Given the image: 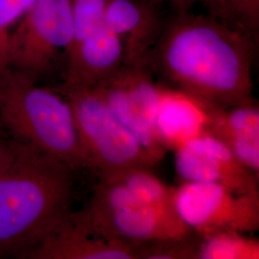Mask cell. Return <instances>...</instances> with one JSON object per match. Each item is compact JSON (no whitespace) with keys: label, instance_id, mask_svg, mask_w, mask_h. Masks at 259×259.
<instances>
[{"label":"cell","instance_id":"1","mask_svg":"<svg viewBox=\"0 0 259 259\" xmlns=\"http://www.w3.org/2000/svg\"><path fill=\"white\" fill-rule=\"evenodd\" d=\"M257 40L210 15L177 13L141 65L172 88L228 109L254 101Z\"/></svg>","mask_w":259,"mask_h":259},{"label":"cell","instance_id":"2","mask_svg":"<svg viewBox=\"0 0 259 259\" xmlns=\"http://www.w3.org/2000/svg\"><path fill=\"white\" fill-rule=\"evenodd\" d=\"M72 174L61 160L18 141L0 175V253L25 256L70 211Z\"/></svg>","mask_w":259,"mask_h":259},{"label":"cell","instance_id":"3","mask_svg":"<svg viewBox=\"0 0 259 259\" xmlns=\"http://www.w3.org/2000/svg\"><path fill=\"white\" fill-rule=\"evenodd\" d=\"M0 124L73 172L92 168L67 99L9 67L0 73Z\"/></svg>","mask_w":259,"mask_h":259},{"label":"cell","instance_id":"4","mask_svg":"<svg viewBox=\"0 0 259 259\" xmlns=\"http://www.w3.org/2000/svg\"><path fill=\"white\" fill-rule=\"evenodd\" d=\"M69 215L89 232L134 244L181 240L194 234L178 214L145 204L120 184L101 178L89 204Z\"/></svg>","mask_w":259,"mask_h":259},{"label":"cell","instance_id":"5","mask_svg":"<svg viewBox=\"0 0 259 259\" xmlns=\"http://www.w3.org/2000/svg\"><path fill=\"white\" fill-rule=\"evenodd\" d=\"M92 168L99 175L159 162L108 108L93 89H63Z\"/></svg>","mask_w":259,"mask_h":259},{"label":"cell","instance_id":"6","mask_svg":"<svg viewBox=\"0 0 259 259\" xmlns=\"http://www.w3.org/2000/svg\"><path fill=\"white\" fill-rule=\"evenodd\" d=\"M73 35L70 0H36L10 34L8 67L38 83L65 62Z\"/></svg>","mask_w":259,"mask_h":259},{"label":"cell","instance_id":"7","mask_svg":"<svg viewBox=\"0 0 259 259\" xmlns=\"http://www.w3.org/2000/svg\"><path fill=\"white\" fill-rule=\"evenodd\" d=\"M176 211L199 238L259 230V192L239 193L213 183L182 182L173 187Z\"/></svg>","mask_w":259,"mask_h":259},{"label":"cell","instance_id":"8","mask_svg":"<svg viewBox=\"0 0 259 259\" xmlns=\"http://www.w3.org/2000/svg\"><path fill=\"white\" fill-rule=\"evenodd\" d=\"M174 152L177 177L181 183H213L239 193L258 191V176L243 166L212 134L191 139Z\"/></svg>","mask_w":259,"mask_h":259},{"label":"cell","instance_id":"9","mask_svg":"<svg viewBox=\"0 0 259 259\" xmlns=\"http://www.w3.org/2000/svg\"><path fill=\"white\" fill-rule=\"evenodd\" d=\"M70 212V211H69ZM69 212L29 250L33 259H141L142 244L107 238L87 231Z\"/></svg>","mask_w":259,"mask_h":259},{"label":"cell","instance_id":"10","mask_svg":"<svg viewBox=\"0 0 259 259\" xmlns=\"http://www.w3.org/2000/svg\"><path fill=\"white\" fill-rule=\"evenodd\" d=\"M124 64L122 39L102 23L67 51L63 89H93Z\"/></svg>","mask_w":259,"mask_h":259},{"label":"cell","instance_id":"11","mask_svg":"<svg viewBox=\"0 0 259 259\" xmlns=\"http://www.w3.org/2000/svg\"><path fill=\"white\" fill-rule=\"evenodd\" d=\"M223 108L192 94L163 85L155 119V132L167 151L209 134L214 119Z\"/></svg>","mask_w":259,"mask_h":259},{"label":"cell","instance_id":"12","mask_svg":"<svg viewBox=\"0 0 259 259\" xmlns=\"http://www.w3.org/2000/svg\"><path fill=\"white\" fill-rule=\"evenodd\" d=\"M165 22L159 7L144 0H110L103 19L122 39L127 65H141Z\"/></svg>","mask_w":259,"mask_h":259},{"label":"cell","instance_id":"13","mask_svg":"<svg viewBox=\"0 0 259 259\" xmlns=\"http://www.w3.org/2000/svg\"><path fill=\"white\" fill-rule=\"evenodd\" d=\"M119 70V69H118ZM93 90L99 94L111 112L136 136L141 144L160 161L167 153L153 128L143 118L130 97L119 71Z\"/></svg>","mask_w":259,"mask_h":259},{"label":"cell","instance_id":"14","mask_svg":"<svg viewBox=\"0 0 259 259\" xmlns=\"http://www.w3.org/2000/svg\"><path fill=\"white\" fill-rule=\"evenodd\" d=\"M101 179L118 183L140 201L164 212L178 214L173 187L165 185L149 168L130 167L118 172L99 175Z\"/></svg>","mask_w":259,"mask_h":259},{"label":"cell","instance_id":"15","mask_svg":"<svg viewBox=\"0 0 259 259\" xmlns=\"http://www.w3.org/2000/svg\"><path fill=\"white\" fill-rule=\"evenodd\" d=\"M198 259H258L259 241L238 232L199 238Z\"/></svg>","mask_w":259,"mask_h":259},{"label":"cell","instance_id":"16","mask_svg":"<svg viewBox=\"0 0 259 259\" xmlns=\"http://www.w3.org/2000/svg\"><path fill=\"white\" fill-rule=\"evenodd\" d=\"M209 134L218 139H259V109L255 101L218 111Z\"/></svg>","mask_w":259,"mask_h":259},{"label":"cell","instance_id":"17","mask_svg":"<svg viewBox=\"0 0 259 259\" xmlns=\"http://www.w3.org/2000/svg\"><path fill=\"white\" fill-rule=\"evenodd\" d=\"M208 15L257 39L259 0H204Z\"/></svg>","mask_w":259,"mask_h":259},{"label":"cell","instance_id":"18","mask_svg":"<svg viewBox=\"0 0 259 259\" xmlns=\"http://www.w3.org/2000/svg\"><path fill=\"white\" fill-rule=\"evenodd\" d=\"M109 1L110 0H70L74 26L73 40L70 47L82 40L94 29L102 24Z\"/></svg>","mask_w":259,"mask_h":259},{"label":"cell","instance_id":"19","mask_svg":"<svg viewBox=\"0 0 259 259\" xmlns=\"http://www.w3.org/2000/svg\"><path fill=\"white\" fill-rule=\"evenodd\" d=\"M36 0H0V73L8 67V41L12 30Z\"/></svg>","mask_w":259,"mask_h":259},{"label":"cell","instance_id":"20","mask_svg":"<svg viewBox=\"0 0 259 259\" xmlns=\"http://www.w3.org/2000/svg\"><path fill=\"white\" fill-rule=\"evenodd\" d=\"M18 149V141L9 143L2 151H0V175L11 165Z\"/></svg>","mask_w":259,"mask_h":259},{"label":"cell","instance_id":"21","mask_svg":"<svg viewBox=\"0 0 259 259\" xmlns=\"http://www.w3.org/2000/svg\"><path fill=\"white\" fill-rule=\"evenodd\" d=\"M165 2L172 5L176 10L177 13H183V12L188 11L186 7L185 0H163V3H165Z\"/></svg>","mask_w":259,"mask_h":259},{"label":"cell","instance_id":"22","mask_svg":"<svg viewBox=\"0 0 259 259\" xmlns=\"http://www.w3.org/2000/svg\"><path fill=\"white\" fill-rule=\"evenodd\" d=\"M204 3V0H185V3H186V7H187V9L188 11L190 10V8L196 4V3Z\"/></svg>","mask_w":259,"mask_h":259},{"label":"cell","instance_id":"23","mask_svg":"<svg viewBox=\"0 0 259 259\" xmlns=\"http://www.w3.org/2000/svg\"><path fill=\"white\" fill-rule=\"evenodd\" d=\"M144 1H147V2L152 3V4H155V5H157L158 7H160L161 4H163V0H144Z\"/></svg>","mask_w":259,"mask_h":259},{"label":"cell","instance_id":"24","mask_svg":"<svg viewBox=\"0 0 259 259\" xmlns=\"http://www.w3.org/2000/svg\"><path fill=\"white\" fill-rule=\"evenodd\" d=\"M8 144H9V143H3V142L0 141V151H2Z\"/></svg>","mask_w":259,"mask_h":259}]
</instances>
